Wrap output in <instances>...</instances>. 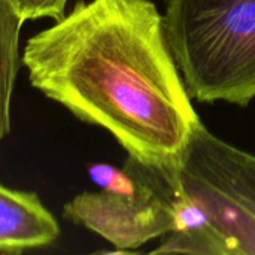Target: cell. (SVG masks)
Masks as SVG:
<instances>
[{"label": "cell", "instance_id": "cell-3", "mask_svg": "<svg viewBox=\"0 0 255 255\" xmlns=\"http://www.w3.org/2000/svg\"><path fill=\"white\" fill-rule=\"evenodd\" d=\"M172 55L191 99L248 106L255 99V0H167Z\"/></svg>", "mask_w": 255, "mask_h": 255}, {"label": "cell", "instance_id": "cell-8", "mask_svg": "<svg viewBox=\"0 0 255 255\" xmlns=\"http://www.w3.org/2000/svg\"><path fill=\"white\" fill-rule=\"evenodd\" d=\"M9 3L24 22L42 18L58 21L66 15L67 0H9Z\"/></svg>", "mask_w": 255, "mask_h": 255}, {"label": "cell", "instance_id": "cell-5", "mask_svg": "<svg viewBox=\"0 0 255 255\" xmlns=\"http://www.w3.org/2000/svg\"><path fill=\"white\" fill-rule=\"evenodd\" d=\"M60 236L55 217L36 193L0 184V253L19 254L52 245Z\"/></svg>", "mask_w": 255, "mask_h": 255}, {"label": "cell", "instance_id": "cell-1", "mask_svg": "<svg viewBox=\"0 0 255 255\" xmlns=\"http://www.w3.org/2000/svg\"><path fill=\"white\" fill-rule=\"evenodd\" d=\"M22 66L33 88L172 185L200 118L152 0H78L25 42Z\"/></svg>", "mask_w": 255, "mask_h": 255}, {"label": "cell", "instance_id": "cell-4", "mask_svg": "<svg viewBox=\"0 0 255 255\" xmlns=\"http://www.w3.org/2000/svg\"><path fill=\"white\" fill-rule=\"evenodd\" d=\"M124 167L140 179L137 193L85 191L63 208L66 220L99 235L118 253L137 250L175 230L172 199L163 179L130 158Z\"/></svg>", "mask_w": 255, "mask_h": 255}, {"label": "cell", "instance_id": "cell-2", "mask_svg": "<svg viewBox=\"0 0 255 255\" xmlns=\"http://www.w3.org/2000/svg\"><path fill=\"white\" fill-rule=\"evenodd\" d=\"M170 194L197 205L206 224L169 233L157 253L255 255V155L215 136L200 121Z\"/></svg>", "mask_w": 255, "mask_h": 255}, {"label": "cell", "instance_id": "cell-6", "mask_svg": "<svg viewBox=\"0 0 255 255\" xmlns=\"http://www.w3.org/2000/svg\"><path fill=\"white\" fill-rule=\"evenodd\" d=\"M22 24V18L9 0H0V140L10 133L12 94L22 67V52L19 49Z\"/></svg>", "mask_w": 255, "mask_h": 255}, {"label": "cell", "instance_id": "cell-7", "mask_svg": "<svg viewBox=\"0 0 255 255\" xmlns=\"http://www.w3.org/2000/svg\"><path fill=\"white\" fill-rule=\"evenodd\" d=\"M90 179L105 191L118 194H134L140 190V179L128 169H118L111 164L96 163L88 166Z\"/></svg>", "mask_w": 255, "mask_h": 255}]
</instances>
